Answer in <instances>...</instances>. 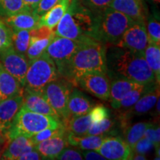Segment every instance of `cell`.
Returning <instances> with one entry per match:
<instances>
[{
    "instance_id": "cell-15",
    "label": "cell",
    "mask_w": 160,
    "mask_h": 160,
    "mask_svg": "<svg viewBox=\"0 0 160 160\" xmlns=\"http://www.w3.org/2000/svg\"><path fill=\"white\" fill-rule=\"evenodd\" d=\"M68 131L40 142L35 145L34 148L42 155L43 159H56L62 150L68 146L67 139Z\"/></svg>"
},
{
    "instance_id": "cell-49",
    "label": "cell",
    "mask_w": 160,
    "mask_h": 160,
    "mask_svg": "<svg viewBox=\"0 0 160 160\" xmlns=\"http://www.w3.org/2000/svg\"><path fill=\"white\" fill-rule=\"evenodd\" d=\"M2 152H3V149H0V159H2Z\"/></svg>"
},
{
    "instance_id": "cell-11",
    "label": "cell",
    "mask_w": 160,
    "mask_h": 160,
    "mask_svg": "<svg viewBox=\"0 0 160 160\" xmlns=\"http://www.w3.org/2000/svg\"><path fill=\"white\" fill-rule=\"evenodd\" d=\"M148 43L145 22H134L125 31L116 46L143 53Z\"/></svg>"
},
{
    "instance_id": "cell-14",
    "label": "cell",
    "mask_w": 160,
    "mask_h": 160,
    "mask_svg": "<svg viewBox=\"0 0 160 160\" xmlns=\"http://www.w3.org/2000/svg\"><path fill=\"white\" fill-rule=\"evenodd\" d=\"M22 96L23 103L22 108L30 111L53 117L60 119L59 115L48 102L41 92L30 91L24 88Z\"/></svg>"
},
{
    "instance_id": "cell-50",
    "label": "cell",
    "mask_w": 160,
    "mask_h": 160,
    "mask_svg": "<svg viewBox=\"0 0 160 160\" xmlns=\"http://www.w3.org/2000/svg\"><path fill=\"white\" fill-rule=\"evenodd\" d=\"M1 100H2V99H1V97H0V101H1Z\"/></svg>"
},
{
    "instance_id": "cell-17",
    "label": "cell",
    "mask_w": 160,
    "mask_h": 160,
    "mask_svg": "<svg viewBox=\"0 0 160 160\" xmlns=\"http://www.w3.org/2000/svg\"><path fill=\"white\" fill-rule=\"evenodd\" d=\"M93 106L94 104L85 93L77 88H73L68 102V120L71 117L87 114Z\"/></svg>"
},
{
    "instance_id": "cell-46",
    "label": "cell",
    "mask_w": 160,
    "mask_h": 160,
    "mask_svg": "<svg viewBox=\"0 0 160 160\" xmlns=\"http://www.w3.org/2000/svg\"><path fill=\"white\" fill-rule=\"evenodd\" d=\"M159 104H160V102H159V98L157 99V102H156L155 105H156V112H157V116L158 115V117L159 116V113H160V109H159Z\"/></svg>"
},
{
    "instance_id": "cell-20",
    "label": "cell",
    "mask_w": 160,
    "mask_h": 160,
    "mask_svg": "<svg viewBox=\"0 0 160 160\" xmlns=\"http://www.w3.org/2000/svg\"><path fill=\"white\" fill-rule=\"evenodd\" d=\"M35 145L30 137L19 136L11 139L4 149L2 159L15 160L19 159L24 153L34 149Z\"/></svg>"
},
{
    "instance_id": "cell-12",
    "label": "cell",
    "mask_w": 160,
    "mask_h": 160,
    "mask_svg": "<svg viewBox=\"0 0 160 160\" xmlns=\"http://www.w3.org/2000/svg\"><path fill=\"white\" fill-rule=\"evenodd\" d=\"M97 151L108 160H129L133 153L125 140L118 135L106 137Z\"/></svg>"
},
{
    "instance_id": "cell-35",
    "label": "cell",
    "mask_w": 160,
    "mask_h": 160,
    "mask_svg": "<svg viewBox=\"0 0 160 160\" xmlns=\"http://www.w3.org/2000/svg\"><path fill=\"white\" fill-rule=\"evenodd\" d=\"M79 2L93 13H97L108 8L112 0H79Z\"/></svg>"
},
{
    "instance_id": "cell-3",
    "label": "cell",
    "mask_w": 160,
    "mask_h": 160,
    "mask_svg": "<svg viewBox=\"0 0 160 160\" xmlns=\"http://www.w3.org/2000/svg\"><path fill=\"white\" fill-rule=\"evenodd\" d=\"M94 14L79 0H71L67 11L53 29L54 34L77 41L93 39Z\"/></svg>"
},
{
    "instance_id": "cell-30",
    "label": "cell",
    "mask_w": 160,
    "mask_h": 160,
    "mask_svg": "<svg viewBox=\"0 0 160 160\" xmlns=\"http://www.w3.org/2000/svg\"><path fill=\"white\" fill-rule=\"evenodd\" d=\"M30 37L31 31L12 30V46L15 51L25 55L29 46Z\"/></svg>"
},
{
    "instance_id": "cell-7",
    "label": "cell",
    "mask_w": 160,
    "mask_h": 160,
    "mask_svg": "<svg viewBox=\"0 0 160 160\" xmlns=\"http://www.w3.org/2000/svg\"><path fill=\"white\" fill-rule=\"evenodd\" d=\"M73 85L59 77L45 86L42 93L50 105L57 112L63 124L68 120V102Z\"/></svg>"
},
{
    "instance_id": "cell-19",
    "label": "cell",
    "mask_w": 160,
    "mask_h": 160,
    "mask_svg": "<svg viewBox=\"0 0 160 160\" xmlns=\"http://www.w3.org/2000/svg\"><path fill=\"white\" fill-rule=\"evenodd\" d=\"M109 7L127 15L133 21L145 22L142 0H112Z\"/></svg>"
},
{
    "instance_id": "cell-43",
    "label": "cell",
    "mask_w": 160,
    "mask_h": 160,
    "mask_svg": "<svg viewBox=\"0 0 160 160\" xmlns=\"http://www.w3.org/2000/svg\"><path fill=\"white\" fill-rule=\"evenodd\" d=\"M26 7L31 11H34L40 0H22Z\"/></svg>"
},
{
    "instance_id": "cell-45",
    "label": "cell",
    "mask_w": 160,
    "mask_h": 160,
    "mask_svg": "<svg viewBox=\"0 0 160 160\" xmlns=\"http://www.w3.org/2000/svg\"><path fill=\"white\" fill-rule=\"evenodd\" d=\"M2 140H5V141L9 142V140L8 139L7 137H6V134H5V132H4L2 130L0 129V141H2Z\"/></svg>"
},
{
    "instance_id": "cell-41",
    "label": "cell",
    "mask_w": 160,
    "mask_h": 160,
    "mask_svg": "<svg viewBox=\"0 0 160 160\" xmlns=\"http://www.w3.org/2000/svg\"><path fill=\"white\" fill-rule=\"evenodd\" d=\"M83 159L87 160H105L106 159L97 151L93 150H85L81 152Z\"/></svg>"
},
{
    "instance_id": "cell-44",
    "label": "cell",
    "mask_w": 160,
    "mask_h": 160,
    "mask_svg": "<svg viewBox=\"0 0 160 160\" xmlns=\"http://www.w3.org/2000/svg\"><path fill=\"white\" fill-rule=\"evenodd\" d=\"M131 159H134V160H145L146 159L145 156L144 154H141V153H133V156H132Z\"/></svg>"
},
{
    "instance_id": "cell-24",
    "label": "cell",
    "mask_w": 160,
    "mask_h": 160,
    "mask_svg": "<svg viewBox=\"0 0 160 160\" xmlns=\"http://www.w3.org/2000/svg\"><path fill=\"white\" fill-rule=\"evenodd\" d=\"M71 0H60L54 6L40 17L39 27L46 26L51 29H54L60 19L68 8Z\"/></svg>"
},
{
    "instance_id": "cell-40",
    "label": "cell",
    "mask_w": 160,
    "mask_h": 160,
    "mask_svg": "<svg viewBox=\"0 0 160 160\" xmlns=\"http://www.w3.org/2000/svg\"><path fill=\"white\" fill-rule=\"evenodd\" d=\"M60 0H40L39 4L33 11L39 17H41L42 15H43L45 12L51 9L53 6H54Z\"/></svg>"
},
{
    "instance_id": "cell-22",
    "label": "cell",
    "mask_w": 160,
    "mask_h": 160,
    "mask_svg": "<svg viewBox=\"0 0 160 160\" xmlns=\"http://www.w3.org/2000/svg\"><path fill=\"white\" fill-rule=\"evenodd\" d=\"M24 88L16 78L4 68L0 63V97L1 99L23 93Z\"/></svg>"
},
{
    "instance_id": "cell-36",
    "label": "cell",
    "mask_w": 160,
    "mask_h": 160,
    "mask_svg": "<svg viewBox=\"0 0 160 160\" xmlns=\"http://www.w3.org/2000/svg\"><path fill=\"white\" fill-rule=\"evenodd\" d=\"M88 113L93 123L99 122L111 116L110 110L103 105H97L95 107L93 106Z\"/></svg>"
},
{
    "instance_id": "cell-29",
    "label": "cell",
    "mask_w": 160,
    "mask_h": 160,
    "mask_svg": "<svg viewBox=\"0 0 160 160\" xmlns=\"http://www.w3.org/2000/svg\"><path fill=\"white\" fill-rule=\"evenodd\" d=\"M151 122H137L131 127L126 128L124 131L125 142L133 150L135 144L143 137L146 128Z\"/></svg>"
},
{
    "instance_id": "cell-10",
    "label": "cell",
    "mask_w": 160,
    "mask_h": 160,
    "mask_svg": "<svg viewBox=\"0 0 160 160\" xmlns=\"http://www.w3.org/2000/svg\"><path fill=\"white\" fill-rule=\"evenodd\" d=\"M0 63L24 88L26 73L29 66V60L27 57L15 51L11 46L0 52Z\"/></svg>"
},
{
    "instance_id": "cell-38",
    "label": "cell",
    "mask_w": 160,
    "mask_h": 160,
    "mask_svg": "<svg viewBox=\"0 0 160 160\" xmlns=\"http://www.w3.org/2000/svg\"><path fill=\"white\" fill-rule=\"evenodd\" d=\"M153 148H154V145H153V142L150 141L148 139L143 137L135 144L133 148V153L145 155L146 153H149Z\"/></svg>"
},
{
    "instance_id": "cell-25",
    "label": "cell",
    "mask_w": 160,
    "mask_h": 160,
    "mask_svg": "<svg viewBox=\"0 0 160 160\" xmlns=\"http://www.w3.org/2000/svg\"><path fill=\"white\" fill-rule=\"evenodd\" d=\"M106 137L108 136L105 134L77 136L68 131L67 134V139L69 145L74 146L82 151L85 150L97 151Z\"/></svg>"
},
{
    "instance_id": "cell-6",
    "label": "cell",
    "mask_w": 160,
    "mask_h": 160,
    "mask_svg": "<svg viewBox=\"0 0 160 160\" xmlns=\"http://www.w3.org/2000/svg\"><path fill=\"white\" fill-rule=\"evenodd\" d=\"M59 77L57 66L45 51L40 57L29 61L24 88L42 93L47 84Z\"/></svg>"
},
{
    "instance_id": "cell-33",
    "label": "cell",
    "mask_w": 160,
    "mask_h": 160,
    "mask_svg": "<svg viewBox=\"0 0 160 160\" xmlns=\"http://www.w3.org/2000/svg\"><path fill=\"white\" fill-rule=\"evenodd\" d=\"M67 128H65V126L62 125L61 126L58 128H48L41 131L39 133H37V134L33 135V137H30L32 140L34 145H37L40 142H42L44 140H46L49 138H51L54 136L59 134V133H62V132L65 131Z\"/></svg>"
},
{
    "instance_id": "cell-32",
    "label": "cell",
    "mask_w": 160,
    "mask_h": 160,
    "mask_svg": "<svg viewBox=\"0 0 160 160\" xmlns=\"http://www.w3.org/2000/svg\"><path fill=\"white\" fill-rule=\"evenodd\" d=\"M148 41L160 45V23L157 17H151L148 20L146 25Z\"/></svg>"
},
{
    "instance_id": "cell-1",
    "label": "cell",
    "mask_w": 160,
    "mask_h": 160,
    "mask_svg": "<svg viewBox=\"0 0 160 160\" xmlns=\"http://www.w3.org/2000/svg\"><path fill=\"white\" fill-rule=\"evenodd\" d=\"M106 64L110 79L123 78L141 85L157 82L143 53L111 45L106 49Z\"/></svg>"
},
{
    "instance_id": "cell-23",
    "label": "cell",
    "mask_w": 160,
    "mask_h": 160,
    "mask_svg": "<svg viewBox=\"0 0 160 160\" xmlns=\"http://www.w3.org/2000/svg\"><path fill=\"white\" fill-rule=\"evenodd\" d=\"M159 98V85L152 91L144 94L133 106L126 110L123 113L128 119L133 115L141 116L145 114L155 106L157 99Z\"/></svg>"
},
{
    "instance_id": "cell-18",
    "label": "cell",
    "mask_w": 160,
    "mask_h": 160,
    "mask_svg": "<svg viewBox=\"0 0 160 160\" xmlns=\"http://www.w3.org/2000/svg\"><path fill=\"white\" fill-rule=\"evenodd\" d=\"M40 17L33 11L26 10L10 17H4L3 21L11 30H31L39 27Z\"/></svg>"
},
{
    "instance_id": "cell-13",
    "label": "cell",
    "mask_w": 160,
    "mask_h": 160,
    "mask_svg": "<svg viewBox=\"0 0 160 160\" xmlns=\"http://www.w3.org/2000/svg\"><path fill=\"white\" fill-rule=\"evenodd\" d=\"M55 37L53 29L41 26L31 30L28 48L26 52L28 59L32 60L41 56Z\"/></svg>"
},
{
    "instance_id": "cell-42",
    "label": "cell",
    "mask_w": 160,
    "mask_h": 160,
    "mask_svg": "<svg viewBox=\"0 0 160 160\" xmlns=\"http://www.w3.org/2000/svg\"><path fill=\"white\" fill-rule=\"evenodd\" d=\"M19 160H38L43 159L42 157L35 148L31 150L27 153H24L19 157Z\"/></svg>"
},
{
    "instance_id": "cell-28",
    "label": "cell",
    "mask_w": 160,
    "mask_h": 160,
    "mask_svg": "<svg viewBox=\"0 0 160 160\" xmlns=\"http://www.w3.org/2000/svg\"><path fill=\"white\" fill-rule=\"evenodd\" d=\"M92 123L89 113L71 117L65 125L67 131L77 136L87 135Z\"/></svg>"
},
{
    "instance_id": "cell-37",
    "label": "cell",
    "mask_w": 160,
    "mask_h": 160,
    "mask_svg": "<svg viewBox=\"0 0 160 160\" xmlns=\"http://www.w3.org/2000/svg\"><path fill=\"white\" fill-rule=\"evenodd\" d=\"M144 137L148 139L153 142L156 149L159 148L160 143V128L159 126L151 123L144 133Z\"/></svg>"
},
{
    "instance_id": "cell-48",
    "label": "cell",
    "mask_w": 160,
    "mask_h": 160,
    "mask_svg": "<svg viewBox=\"0 0 160 160\" xmlns=\"http://www.w3.org/2000/svg\"><path fill=\"white\" fill-rule=\"evenodd\" d=\"M150 2H151L152 3L155 4V5H158L160 2V0H149Z\"/></svg>"
},
{
    "instance_id": "cell-34",
    "label": "cell",
    "mask_w": 160,
    "mask_h": 160,
    "mask_svg": "<svg viewBox=\"0 0 160 160\" xmlns=\"http://www.w3.org/2000/svg\"><path fill=\"white\" fill-rule=\"evenodd\" d=\"M12 30L0 19V52L12 46Z\"/></svg>"
},
{
    "instance_id": "cell-39",
    "label": "cell",
    "mask_w": 160,
    "mask_h": 160,
    "mask_svg": "<svg viewBox=\"0 0 160 160\" xmlns=\"http://www.w3.org/2000/svg\"><path fill=\"white\" fill-rule=\"evenodd\" d=\"M59 160H82L83 159L82 154L78 150L64 148L62 151L57 156V159Z\"/></svg>"
},
{
    "instance_id": "cell-21",
    "label": "cell",
    "mask_w": 160,
    "mask_h": 160,
    "mask_svg": "<svg viewBox=\"0 0 160 160\" xmlns=\"http://www.w3.org/2000/svg\"><path fill=\"white\" fill-rule=\"evenodd\" d=\"M110 79L111 86L108 101L111 102L112 108L115 110L118 109L119 102L129 91L141 85L123 78H112Z\"/></svg>"
},
{
    "instance_id": "cell-8",
    "label": "cell",
    "mask_w": 160,
    "mask_h": 160,
    "mask_svg": "<svg viewBox=\"0 0 160 160\" xmlns=\"http://www.w3.org/2000/svg\"><path fill=\"white\" fill-rule=\"evenodd\" d=\"M81 42L55 35L46 48V53L55 63L60 77L63 74L72 56L79 48Z\"/></svg>"
},
{
    "instance_id": "cell-31",
    "label": "cell",
    "mask_w": 160,
    "mask_h": 160,
    "mask_svg": "<svg viewBox=\"0 0 160 160\" xmlns=\"http://www.w3.org/2000/svg\"><path fill=\"white\" fill-rule=\"evenodd\" d=\"M26 10L29 9L22 0H0V16L3 17H10Z\"/></svg>"
},
{
    "instance_id": "cell-16",
    "label": "cell",
    "mask_w": 160,
    "mask_h": 160,
    "mask_svg": "<svg viewBox=\"0 0 160 160\" xmlns=\"http://www.w3.org/2000/svg\"><path fill=\"white\" fill-rule=\"evenodd\" d=\"M23 103L22 94L0 101V129L6 133Z\"/></svg>"
},
{
    "instance_id": "cell-9",
    "label": "cell",
    "mask_w": 160,
    "mask_h": 160,
    "mask_svg": "<svg viewBox=\"0 0 160 160\" xmlns=\"http://www.w3.org/2000/svg\"><path fill=\"white\" fill-rule=\"evenodd\" d=\"M73 85H78L97 98L108 101L111 79L107 73H89L79 76L73 80Z\"/></svg>"
},
{
    "instance_id": "cell-27",
    "label": "cell",
    "mask_w": 160,
    "mask_h": 160,
    "mask_svg": "<svg viewBox=\"0 0 160 160\" xmlns=\"http://www.w3.org/2000/svg\"><path fill=\"white\" fill-rule=\"evenodd\" d=\"M144 57L155 76L157 84L160 82V45L148 41L144 51Z\"/></svg>"
},
{
    "instance_id": "cell-5",
    "label": "cell",
    "mask_w": 160,
    "mask_h": 160,
    "mask_svg": "<svg viewBox=\"0 0 160 160\" xmlns=\"http://www.w3.org/2000/svg\"><path fill=\"white\" fill-rule=\"evenodd\" d=\"M63 125L61 119L30 111L21 108L11 128L6 132L9 142L19 136L31 137L48 128H58Z\"/></svg>"
},
{
    "instance_id": "cell-2",
    "label": "cell",
    "mask_w": 160,
    "mask_h": 160,
    "mask_svg": "<svg viewBox=\"0 0 160 160\" xmlns=\"http://www.w3.org/2000/svg\"><path fill=\"white\" fill-rule=\"evenodd\" d=\"M105 44L93 39L81 42L61 77L73 84L79 76L89 73H107Z\"/></svg>"
},
{
    "instance_id": "cell-4",
    "label": "cell",
    "mask_w": 160,
    "mask_h": 160,
    "mask_svg": "<svg viewBox=\"0 0 160 160\" xmlns=\"http://www.w3.org/2000/svg\"><path fill=\"white\" fill-rule=\"evenodd\" d=\"M133 22L127 15L108 7L95 13L92 38L105 45H115Z\"/></svg>"
},
{
    "instance_id": "cell-26",
    "label": "cell",
    "mask_w": 160,
    "mask_h": 160,
    "mask_svg": "<svg viewBox=\"0 0 160 160\" xmlns=\"http://www.w3.org/2000/svg\"><path fill=\"white\" fill-rule=\"evenodd\" d=\"M159 84L157 82L148 84V85H139L137 88L131 90L124 97L119 103L118 111L121 110H127L131 106H133L140 98L148 92L152 91L159 86Z\"/></svg>"
},
{
    "instance_id": "cell-47",
    "label": "cell",
    "mask_w": 160,
    "mask_h": 160,
    "mask_svg": "<svg viewBox=\"0 0 160 160\" xmlns=\"http://www.w3.org/2000/svg\"><path fill=\"white\" fill-rule=\"evenodd\" d=\"M8 142H9L8 141H5V140H2V141H0V149H1L2 146H3V145L5 146V147L7 146Z\"/></svg>"
}]
</instances>
